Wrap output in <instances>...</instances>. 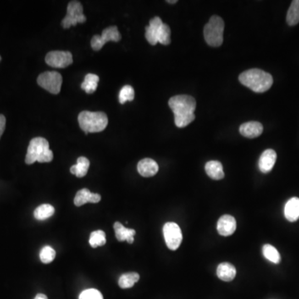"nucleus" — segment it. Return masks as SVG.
<instances>
[{
	"label": "nucleus",
	"instance_id": "7",
	"mask_svg": "<svg viewBox=\"0 0 299 299\" xmlns=\"http://www.w3.org/2000/svg\"><path fill=\"white\" fill-rule=\"evenodd\" d=\"M63 84L62 75L57 72H46L38 78V84L50 93L58 94Z\"/></svg>",
	"mask_w": 299,
	"mask_h": 299
},
{
	"label": "nucleus",
	"instance_id": "35",
	"mask_svg": "<svg viewBox=\"0 0 299 299\" xmlns=\"http://www.w3.org/2000/svg\"><path fill=\"white\" fill-rule=\"evenodd\" d=\"M167 3H177V1H176V0H174V1H169V0H168V1H167Z\"/></svg>",
	"mask_w": 299,
	"mask_h": 299
},
{
	"label": "nucleus",
	"instance_id": "29",
	"mask_svg": "<svg viewBox=\"0 0 299 299\" xmlns=\"http://www.w3.org/2000/svg\"><path fill=\"white\" fill-rule=\"evenodd\" d=\"M171 32L167 24H163L160 29L158 34V43L162 45H169L171 43Z\"/></svg>",
	"mask_w": 299,
	"mask_h": 299
},
{
	"label": "nucleus",
	"instance_id": "17",
	"mask_svg": "<svg viewBox=\"0 0 299 299\" xmlns=\"http://www.w3.org/2000/svg\"><path fill=\"white\" fill-rule=\"evenodd\" d=\"M115 234L118 241H128L129 244L134 242V235L135 234V229H128L120 222H116L114 224Z\"/></svg>",
	"mask_w": 299,
	"mask_h": 299
},
{
	"label": "nucleus",
	"instance_id": "26",
	"mask_svg": "<svg viewBox=\"0 0 299 299\" xmlns=\"http://www.w3.org/2000/svg\"><path fill=\"white\" fill-rule=\"evenodd\" d=\"M107 243L106 234L102 230H96L91 233L89 239V244L92 248H97L103 246Z\"/></svg>",
	"mask_w": 299,
	"mask_h": 299
},
{
	"label": "nucleus",
	"instance_id": "21",
	"mask_svg": "<svg viewBox=\"0 0 299 299\" xmlns=\"http://www.w3.org/2000/svg\"><path fill=\"white\" fill-rule=\"evenodd\" d=\"M89 167H90V162L88 159L81 156L78 159L77 164L71 167L70 171L72 174H75L78 178H82L87 174Z\"/></svg>",
	"mask_w": 299,
	"mask_h": 299
},
{
	"label": "nucleus",
	"instance_id": "18",
	"mask_svg": "<svg viewBox=\"0 0 299 299\" xmlns=\"http://www.w3.org/2000/svg\"><path fill=\"white\" fill-rule=\"evenodd\" d=\"M284 215L290 222H295L299 218V198L293 197L287 202L284 208Z\"/></svg>",
	"mask_w": 299,
	"mask_h": 299
},
{
	"label": "nucleus",
	"instance_id": "9",
	"mask_svg": "<svg viewBox=\"0 0 299 299\" xmlns=\"http://www.w3.org/2000/svg\"><path fill=\"white\" fill-rule=\"evenodd\" d=\"M122 39V36L117 26L108 27L102 31V36L95 35L91 39V46L92 49L99 51L102 48L107 42H119Z\"/></svg>",
	"mask_w": 299,
	"mask_h": 299
},
{
	"label": "nucleus",
	"instance_id": "1",
	"mask_svg": "<svg viewBox=\"0 0 299 299\" xmlns=\"http://www.w3.org/2000/svg\"><path fill=\"white\" fill-rule=\"evenodd\" d=\"M239 80L244 86L257 93L268 91L273 84V77L271 74L257 68L250 69L241 73Z\"/></svg>",
	"mask_w": 299,
	"mask_h": 299
},
{
	"label": "nucleus",
	"instance_id": "33",
	"mask_svg": "<svg viewBox=\"0 0 299 299\" xmlns=\"http://www.w3.org/2000/svg\"><path fill=\"white\" fill-rule=\"evenodd\" d=\"M6 118L3 115H0V138L3 135V131L5 130Z\"/></svg>",
	"mask_w": 299,
	"mask_h": 299
},
{
	"label": "nucleus",
	"instance_id": "11",
	"mask_svg": "<svg viewBox=\"0 0 299 299\" xmlns=\"http://www.w3.org/2000/svg\"><path fill=\"white\" fill-rule=\"evenodd\" d=\"M236 220L233 216L225 214L220 217L217 224V230L222 236H230L236 230Z\"/></svg>",
	"mask_w": 299,
	"mask_h": 299
},
{
	"label": "nucleus",
	"instance_id": "22",
	"mask_svg": "<svg viewBox=\"0 0 299 299\" xmlns=\"http://www.w3.org/2000/svg\"><path fill=\"white\" fill-rule=\"evenodd\" d=\"M140 275L137 273L131 272V273H124L121 275L118 280V284L120 288L122 289H130L135 285L136 282L139 281Z\"/></svg>",
	"mask_w": 299,
	"mask_h": 299
},
{
	"label": "nucleus",
	"instance_id": "12",
	"mask_svg": "<svg viewBox=\"0 0 299 299\" xmlns=\"http://www.w3.org/2000/svg\"><path fill=\"white\" fill-rule=\"evenodd\" d=\"M277 160V154L272 149L263 151L258 161V168L263 173H268L273 170Z\"/></svg>",
	"mask_w": 299,
	"mask_h": 299
},
{
	"label": "nucleus",
	"instance_id": "24",
	"mask_svg": "<svg viewBox=\"0 0 299 299\" xmlns=\"http://www.w3.org/2000/svg\"><path fill=\"white\" fill-rule=\"evenodd\" d=\"M99 83V77L96 74L89 73L85 77L84 82L82 84V89H84L86 93L91 94L96 91Z\"/></svg>",
	"mask_w": 299,
	"mask_h": 299
},
{
	"label": "nucleus",
	"instance_id": "34",
	"mask_svg": "<svg viewBox=\"0 0 299 299\" xmlns=\"http://www.w3.org/2000/svg\"><path fill=\"white\" fill-rule=\"evenodd\" d=\"M34 299H47V297L45 294H39Z\"/></svg>",
	"mask_w": 299,
	"mask_h": 299
},
{
	"label": "nucleus",
	"instance_id": "19",
	"mask_svg": "<svg viewBox=\"0 0 299 299\" xmlns=\"http://www.w3.org/2000/svg\"><path fill=\"white\" fill-rule=\"evenodd\" d=\"M217 276L224 282L234 280L236 276V268L229 263H222L217 268Z\"/></svg>",
	"mask_w": 299,
	"mask_h": 299
},
{
	"label": "nucleus",
	"instance_id": "4",
	"mask_svg": "<svg viewBox=\"0 0 299 299\" xmlns=\"http://www.w3.org/2000/svg\"><path fill=\"white\" fill-rule=\"evenodd\" d=\"M224 20L218 16H212L204 29L206 43L211 47H219L224 41Z\"/></svg>",
	"mask_w": 299,
	"mask_h": 299
},
{
	"label": "nucleus",
	"instance_id": "30",
	"mask_svg": "<svg viewBox=\"0 0 299 299\" xmlns=\"http://www.w3.org/2000/svg\"><path fill=\"white\" fill-rule=\"evenodd\" d=\"M195 116L194 113L190 114L180 115V116H174V123L177 128H183L190 125L195 120Z\"/></svg>",
	"mask_w": 299,
	"mask_h": 299
},
{
	"label": "nucleus",
	"instance_id": "32",
	"mask_svg": "<svg viewBox=\"0 0 299 299\" xmlns=\"http://www.w3.org/2000/svg\"><path fill=\"white\" fill-rule=\"evenodd\" d=\"M78 299H103V296L98 290L90 289L82 292Z\"/></svg>",
	"mask_w": 299,
	"mask_h": 299
},
{
	"label": "nucleus",
	"instance_id": "15",
	"mask_svg": "<svg viewBox=\"0 0 299 299\" xmlns=\"http://www.w3.org/2000/svg\"><path fill=\"white\" fill-rule=\"evenodd\" d=\"M137 171L141 176H154L158 172V164L152 159L145 158L138 163Z\"/></svg>",
	"mask_w": 299,
	"mask_h": 299
},
{
	"label": "nucleus",
	"instance_id": "5",
	"mask_svg": "<svg viewBox=\"0 0 299 299\" xmlns=\"http://www.w3.org/2000/svg\"><path fill=\"white\" fill-rule=\"evenodd\" d=\"M169 106L174 116L194 113L196 102L193 96L188 95H178L172 96L169 100Z\"/></svg>",
	"mask_w": 299,
	"mask_h": 299
},
{
	"label": "nucleus",
	"instance_id": "3",
	"mask_svg": "<svg viewBox=\"0 0 299 299\" xmlns=\"http://www.w3.org/2000/svg\"><path fill=\"white\" fill-rule=\"evenodd\" d=\"M78 123L86 134L101 132L107 128L108 118L104 112L84 111L78 115Z\"/></svg>",
	"mask_w": 299,
	"mask_h": 299
},
{
	"label": "nucleus",
	"instance_id": "13",
	"mask_svg": "<svg viewBox=\"0 0 299 299\" xmlns=\"http://www.w3.org/2000/svg\"><path fill=\"white\" fill-rule=\"evenodd\" d=\"M163 24L164 23L159 17H155L151 19L149 26L146 28V39L150 44L156 45L158 43L159 31Z\"/></svg>",
	"mask_w": 299,
	"mask_h": 299
},
{
	"label": "nucleus",
	"instance_id": "27",
	"mask_svg": "<svg viewBox=\"0 0 299 299\" xmlns=\"http://www.w3.org/2000/svg\"><path fill=\"white\" fill-rule=\"evenodd\" d=\"M263 256L273 263H278L281 261V257L276 248L273 247V245H265L263 247Z\"/></svg>",
	"mask_w": 299,
	"mask_h": 299
},
{
	"label": "nucleus",
	"instance_id": "6",
	"mask_svg": "<svg viewBox=\"0 0 299 299\" xmlns=\"http://www.w3.org/2000/svg\"><path fill=\"white\" fill-rule=\"evenodd\" d=\"M86 20L81 3L78 1H71L68 3L67 15L62 21V26L63 29H69L70 27L76 26L78 24L86 22Z\"/></svg>",
	"mask_w": 299,
	"mask_h": 299
},
{
	"label": "nucleus",
	"instance_id": "2",
	"mask_svg": "<svg viewBox=\"0 0 299 299\" xmlns=\"http://www.w3.org/2000/svg\"><path fill=\"white\" fill-rule=\"evenodd\" d=\"M53 153L50 150L48 141L43 137L32 139L28 147L25 162L26 164H34V162L47 163L52 162Z\"/></svg>",
	"mask_w": 299,
	"mask_h": 299
},
{
	"label": "nucleus",
	"instance_id": "23",
	"mask_svg": "<svg viewBox=\"0 0 299 299\" xmlns=\"http://www.w3.org/2000/svg\"><path fill=\"white\" fill-rule=\"evenodd\" d=\"M55 209L49 204H43L34 211V217L38 220H45L54 214Z\"/></svg>",
	"mask_w": 299,
	"mask_h": 299
},
{
	"label": "nucleus",
	"instance_id": "28",
	"mask_svg": "<svg viewBox=\"0 0 299 299\" xmlns=\"http://www.w3.org/2000/svg\"><path fill=\"white\" fill-rule=\"evenodd\" d=\"M135 91L132 86L126 85L121 89L119 93V102L121 104H124L127 102H131L134 100Z\"/></svg>",
	"mask_w": 299,
	"mask_h": 299
},
{
	"label": "nucleus",
	"instance_id": "36",
	"mask_svg": "<svg viewBox=\"0 0 299 299\" xmlns=\"http://www.w3.org/2000/svg\"><path fill=\"white\" fill-rule=\"evenodd\" d=\"M0 61H1V57H0Z\"/></svg>",
	"mask_w": 299,
	"mask_h": 299
},
{
	"label": "nucleus",
	"instance_id": "8",
	"mask_svg": "<svg viewBox=\"0 0 299 299\" xmlns=\"http://www.w3.org/2000/svg\"><path fill=\"white\" fill-rule=\"evenodd\" d=\"M163 234L167 247L171 250H176L182 242V233L178 224L168 222L163 227Z\"/></svg>",
	"mask_w": 299,
	"mask_h": 299
},
{
	"label": "nucleus",
	"instance_id": "25",
	"mask_svg": "<svg viewBox=\"0 0 299 299\" xmlns=\"http://www.w3.org/2000/svg\"><path fill=\"white\" fill-rule=\"evenodd\" d=\"M287 23L289 26H295L299 23V0H294L287 13Z\"/></svg>",
	"mask_w": 299,
	"mask_h": 299
},
{
	"label": "nucleus",
	"instance_id": "14",
	"mask_svg": "<svg viewBox=\"0 0 299 299\" xmlns=\"http://www.w3.org/2000/svg\"><path fill=\"white\" fill-rule=\"evenodd\" d=\"M101 201V195L99 194L91 193L88 189H82L78 190L74 198V204L76 206H82L86 203H98Z\"/></svg>",
	"mask_w": 299,
	"mask_h": 299
},
{
	"label": "nucleus",
	"instance_id": "10",
	"mask_svg": "<svg viewBox=\"0 0 299 299\" xmlns=\"http://www.w3.org/2000/svg\"><path fill=\"white\" fill-rule=\"evenodd\" d=\"M45 61L52 68H65L73 63V55L68 51H52L46 55Z\"/></svg>",
	"mask_w": 299,
	"mask_h": 299
},
{
	"label": "nucleus",
	"instance_id": "16",
	"mask_svg": "<svg viewBox=\"0 0 299 299\" xmlns=\"http://www.w3.org/2000/svg\"><path fill=\"white\" fill-rule=\"evenodd\" d=\"M263 127L260 123L250 122L240 126L239 132L245 137L256 138L263 133Z\"/></svg>",
	"mask_w": 299,
	"mask_h": 299
},
{
	"label": "nucleus",
	"instance_id": "20",
	"mask_svg": "<svg viewBox=\"0 0 299 299\" xmlns=\"http://www.w3.org/2000/svg\"><path fill=\"white\" fill-rule=\"evenodd\" d=\"M206 174L211 177V179L219 180L224 177V169L221 163L217 161H211L206 163Z\"/></svg>",
	"mask_w": 299,
	"mask_h": 299
},
{
	"label": "nucleus",
	"instance_id": "31",
	"mask_svg": "<svg viewBox=\"0 0 299 299\" xmlns=\"http://www.w3.org/2000/svg\"><path fill=\"white\" fill-rule=\"evenodd\" d=\"M39 257H40V260L42 261V263H50L54 260L55 257H56V252L52 247L45 246L41 250Z\"/></svg>",
	"mask_w": 299,
	"mask_h": 299
}]
</instances>
